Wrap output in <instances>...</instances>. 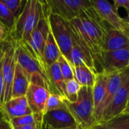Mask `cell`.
<instances>
[{
    "label": "cell",
    "instance_id": "cell-40",
    "mask_svg": "<svg viewBox=\"0 0 129 129\" xmlns=\"http://www.w3.org/2000/svg\"><path fill=\"white\" fill-rule=\"evenodd\" d=\"M77 129H93V127L92 128H81V127H78V128Z\"/></svg>",
    "mask_w": 129,
    "mask_h": 129
},
{
    "label": "cell",
    "instance_id": "cell-10",
    "mask_svg": "<svg viewBox=\"0 0 129 129\" xmlns=\"http://www.w3.org/2000/svg\"><path fill=\"white\" fill-rule=\"evenodd\" d=\"M94 10L109 25V26L122 31L125 22L118 13L116 7L107 0H91Z\"/></svg>",
    "mask_w": 129,
    "mask_h": 129
},
{
    "label": "cell",
    "instance_id": "cell-2",
    "mask_svg": "<svg viewBox=\"0 0 129 129\" xmlns=\"http://www.w3.org/2000/svg\"><path fill=\"white\" fill-rule=\"evenodd\" d=\"M44 16L48 14L45 10L42 1L27 0L16 19L11 37L16 42H27L40 19Z\"/></svg>",
    "mask_w": 129,
    "mask_h": 129
},
{
    "label": "cell",
    "instance_id": "cell-9",
    "mask_svg": "<svg viewBox=\"0 0 129 129\" xmlns=\"http://www.w3.org/2000/svg\"><path fill=\"white\" fill-rule=\"evenodd\" d=\"M129 101V68L128 75L122 85L118 91L110 105L103 115L99 124H104L114 118L122 114L128 105Z\"/></svg>",
    "mask_w": 129,
    "mask_h": 129
},
{
    "label": "cell",
    "instance_id": "cell-12",
    "mask_svg": "<svg viewBox=\"0 0 129 129\" xmlns=\"http://www.w3.org/2000/svg\"><path fill=\"white\" fill-rule=\"evenodd\" d=\"M50 94V91L46 88L30 83L26 98L33 113L45 116V107Z\"/></svg>",
    "mask_w": 129,
    "mask_h": 129
},
{
    "label": "cell",
    "instance_id": "cell-19",
    "mask_svg": "<svg viewBox=\"0 0 129 129\" xmlns=\"http://www.w3.org/2000/svg\"><path fill=\"white\" fill-rule=\"evenodd\" d=\"M110 74L105 71L101 72L97 74L95 84L93 87V100L94 105V113L101 107L104 101L107 87L109 81Z\"/></svg>",
    "mask_w": 129,
    "mask_h": 129
},
{
    "label": "cell",
    "instance_id": "cell-29",
    "mask_svg": "<svg viewBox=\"0 0 129 129\" xmlns=\"http://www.w3.org/2000/svg\"><path fill=\"white\" fill-rule=\"evenodd\" d=\"M11 38L10 31L8 28L0 21V44L4 43Z\"/></svg>",
    "mask_w": 129,
    "mask_h": 129
},
{
    "label": "cell",
    "instance_id": "cell-7",
    "mask_svg": "<svg viewBox=\"0 0 129 129\" xmlns=\"http://www.w3.org/2000/svg\"><path fill=\"white\" fill-rule=\"evenodd\" d=\"M128 68L129 67H128L127 69L122 71H117V72H113L112 73H109L110 77H109L107 91L104 101L101 104V107L94 113L95 122H96L95 125H98L101 122L103 115L104 114V113L110 105L111 102L113 101L118 91L119 90L123 82H125V79L128 75Z\"/></svg>",
    "mask_w": 129,
    "mask_h": 129
},
{
    "label": "cell",
    "instance_id": "cell-28",
    "mask_svg": "<svg viewBox=\"0 0 129 129\" xmlns=\"http://www.w3.org/2000/svg\"><path fill=\"white\" fill-rule=\"evenodd\" d=\"M3 60V59H2ZM5 104V83L2 74V60L0 63V106L3 108Z\"/></svg>",
    "mask_w": 129,
    "mask_h": 129
},
{
    "label": "cell",
    "instance_id": "cell-17",
    "mask_svg": "<svg viewBox=\"0 0 129 129\" xmlns=\"http://www.w3.org/2000/svg\"><path fill=\"white\" fill-rule=\"evenodd\" d=\"M129 48V38L121 30L109 26L104 44V51Z\"/></svg>",
    "mask_w": 129,
    "mask_h": 129
},
{
    "label": "cell",
    "instance_id": "cell-33",
    "mask_svg": "<svg viewBox=\"0 0 129 129\" xmlns=\"http://www.w3.org/2000/svg\"><path fill=\"white\" fill-rule=\"evenodd\" d=\"M93 129H119V128H113V127H110V126H107V125H101V124H98V125H95L94 126H93Z\"/></svg>",
    "mask_w": 129,
    "mask_h": 129
},
{
    "label": "cell",
    "instance_id": "cell-16",
    "mask_svg": "<svg viewBox=\"0 0 129 129\" xmlns=\"http://www.w3.org/2000/svg\"><path fill=\"white\" fill-rule=\"evenodd\" d=\"M46 73L50 85V93L60 95L65 98L66 82L63 79L57 61L46 69Z\"/></svg>",
    "mask_w": 129,
    "mask_h": 129
},
{
    "label": "cell",
    "instance_id": "cell-1",
    "mask_svg": "<svg viewBox=\"0 0 129 129\" xmlns=\"http://www.w3.org/2000/svg\"><path fill=\"white\" fill-rule=\"evenodd\" d=\"M69 23L75 40L91 53L98 73L103 72L104 44L109 26L93 6L86 9Z\"/></svg>",
    "mask_w": 129,
    "mask_h": 129
},
{
    "label": "cell",
    "instance_id": "cell-38",
    "mask_svg": "<svg viewBox=\"0 0 129 129\" xmlns=\"http://www.w3.org/2000/svg\"><path fill=\"white\" fill-rule=\"evenodd\" d=\"M129 113V103L128 104V105H127V107H126V108H125L123 113Z\"/></svg>",
    "mask_w": 129,
    "mask_h": 129
},
{
    "label": "cell",
    "instance_id": "cell-36",
    "mask_svg": "<svg viewBox=\"0 0 129 129\" xmlns=\"http://www.w3.org/2000/svg\"><path fill=\"white\" fill-rule=\"evenodd\" d=\"M2 118H6V116H5V114L4 113L3 108L0 106V119H2Z\"/></svg>",
    "mask_w": 129,
    "mask_h": 129
},
{
    "label": "cell",
    "instance_id": "cell-14",
    "mask_svg": "<svg viewBox=\"0 0 129 129\" xmlns=\"http://www.w3.org/2000/svg\"><path fill=\"white\" fill-rule=\"evenodd\" d=\"M3 110L6 119L8 121L14 118L33 113L28 104L26 96L11 98L10 101L5 103L3 106Z\"/></svg>",
    "mask_w": 129,
    "mask_h": 129
},
{
    "label": "cell",
    "instance_id": "cell-24",
    "mask_svg": "<svg viewBox=\"0 0 129 129\" xmlns=\"http://www.w3.org/2000/svg\"><path fill=\"white\" fill-rule=\"evenodd\" d=\"M57 63L60 66V69L65 82H68L74 79L73 68L70 64V63L69 62V60L64 56L61 55L59 57Z\"/></svg>",
    "mask_w": 129,
    "mask_h": 129
},
{
    "label": "cell",
    "instance_id": "cell-4",
    "mask_svg": "<svg viewBox=\"0 0 129 129\" xmlns=\"http://www.w3.org/2000/svg\"><path fill=\"white\" fill-rule=\"evenodd\" d=\"M17 63L31 78V83L46 88L48 91L50 85L46 70L38 58L29 49L26 42H16Z\"/></svg>",
    "mask_w": 129,
    "mask_h": 129
},
{
    "label": "cell",
    "instance_id": "cell-20",
    "mask_svg": "<svg viewBox=\"0 0 129 129\" xmlns=\"http://www.w3.org/2000/svg\"><path fill=\"white\" fill-rule=\"evenodd\" d=\"M62 55L60 50L51 32L49 33L43 52V63L45 70L56 63Z\"/></svg>",
    "mask_w": 129,
    "mask_h": 129
},
{
    "label": "cell",
    "instance_id": "cell-34",
    "mask_svg": "<svg viewBox=\"0 0 129 129\" xmlns=\"http://www.w3.org/2000/svg\"><path fill=\"white\" fill-rule=\"evenodd\" d=\"M5 42L0 44V63L2 62L4 55H5Z\"/></svg>",
    "mask_w": 129,
    "mask_h": 129
},
{
    "label": "cell",
    "instance_id": "cell-3",
    "mask_svg": "<svg viewBox=\"0 0 129 129\" xmlns=\"http://www.w3.org/2000/svg\"><path fill=\"white\" fill-rule=\"evenodd\" d=\"M64 103L67 109L78 123L79 127L91 128L95 125L92 87H82L76 102L70 103L65 99Z\"/></svg>",
    "mask_w": 129,
    "mask_h": 129
},
{
    "label": "cell",
    "instance_id": "cell-5",
    "mask_svg": "<svg viewBox=\"0 0 129 129\" xmlns=\"http://www.w3.org/2000/svg\"><path fill=\"white\" fill-rule=\"evenodd\" d=\"M48 21L51 32L62 55L69 60L73 44V33L69 22L54 14H49Z\"/></svg>",
    "mask_w": 129,
    "mask_h": 129
},
{
    "label": "cell",
    "instance_id": "cell-21",
    "mask_svg": "<svg viewBox=\"0 0 129 129\" xmlns=\"http://www.w3.org/2000/svg\"><path fill=\"white\" fill-rule=\"evenodd\" d=\"M73 68L74 79L82 87H94L97 74L92 70L85 64L74 67Z\"/></svg>",
    "mask_w": 129,
    "mask_h": 129
},
{
    "label": "cell",
    "instance_id": "cell-32",
    "mask_svg": "<svg viewBox=\"0 0 129 129\" xmlns=\"http://www.w3.org/2000/svg\"><path fill=\"white\" fill-rule=\"evenodd\" d=\"M0 129H13L6 118L0 119Z\"/></svg>",
    "mask_w": 129,
    "mask_h": 129
},
{
    "label": "cell",
    "instance_id": "cell-35",
    "mask_svg": "<svg viewBox=\"0 0 129 129\" xmlns=\"http://www.w3.org/2000/svg\"><path fill=\"white\" fill-rule=\"evenodd\" d=\"M122 32L129 38V23H125V25H124L123 29H122Z\"/></svg>",
    "mask_w": 129,
    "mask_h": 129
},
{
    "label": "cell",
    "instance_id": "cell-30",
    "mask_svg": "<svg viewBox=\"0 0 129 129\" xmlns=\"http://www.w3.org/2000/svg\"><path fill=\"white\" fill-rule=\"evenodd\" d=\"M113 5L118 10L119 8H123L129 14V0H114Z\"/></svg>",
    "mask_w": 129,
    "mask_h": 129
},
{
    "label": "cell",
    "instance_id": "cell-6",
    "mask_svg": "<svg viewBox=\"0 0 129 129\" xmlns=\"http://www.w3.org/2000/svg\"><path fill=\"white\" fill-rule=\"evenodd\" d=\"M45 5L48 14H57L68 22L92 6L91 0H48Z\"/></svg>",
    "mask_w": 129,
    "mask_h": 129
},
{
    "label": "cell",
    "instance_id": "cell-15",
    "mask_svg": "<svg viewBox=\"0 0 129 129\" xmlns=\"http://www.w3.org/2000/svg\"><path fill=\"white\" fill-rule=\"evenodd\" d=\"M69 62L72 65L73 67L80 66V65H86L91 70H92L96 74H98L95 63L93 59L92 55L85 50L73 38V44L70 54Z\"/></svg>",
    "mask_w": 129,
    "mask_h": 129
},
{
    "label": "cell",
    "instance_id": "cell-26",
    "mask_svg": "<svg viewBox=\"0 0 129 129\" xmlns=\"http://www.w3.org/2000/svg\"><path fill=\"white\" fill-rule=\"evenodd\" d=\"M101 125H105L119 129H129V113H122L113 119Z\"/></svg>",
    "mask_w": 129,
    "mask_h": 129
},
{
    "label": "cell",
    "instance_id": "cell-22",
    "mask_svg": "<svg viewBox=\"0 0 129 129\" xmlns=\"http://www.w3.org/2000/svg\"><path fill=\"white\" fill-rule=\"evenodd\" d=\"M16 19L17 17L10 11L2 0H0V21L8 28L10 33L14 26Z\"/></svg>",
    "mask_w": 129,
    "mask_h": 129
},
{
    "label": "cell",
    "instance_id": "cell-18",
    "mask_svg": "<svg viewBox=\"0 0 129 129\" xmlns=\"http://www.w3.org/2000/svg\"><path fill=\"white\" fill-rule=\"evenodd\" d=\"M31 83V78L28 73L17 63L12 85L11 98L25 97Z\"/></svg>",
    "mask_w": 129,
    "mask_h": 129
},
{
    "label": "cell",
    "instance_id": "cell-11",
    "mask_svg": "<svg viewBox=\"0 0 129 129\" xmlns=\"http://www.w3.org/2000/svg\"><path fill=\"white\" fill-rule=\"evenodd\" d=\"M103 71L107 73L122 71L129 67V48L104 51Z\"/></svg>",
    "mask_w": 129,
    "mask_h": 129
},
{
    "label": "cell",
    "instance_id": "cell-41",
    "mask_svg": "<svg viewBox=\"0 0 129 129\" xmlns=\"http://www.w3.org/2000/svg\"><path fill=\"white\" fill-rule=\"evenodd\" d=\"M128 103H129V101H128Z\"/></svg>",
    "mask_w": 129,
    "mask_h": 129
},
{
    "label": "cell",
    "instance_id": "cell-13",
    "mask_svg": "<svg viewBox=\"0 0 129 129\" xmlns=\"http://www.w3.org/2000/svg\"><path fill=\"white\" fill-rule=\"evenodd\" d=\"M78 127V123L67 107L48 112L44 116V128L45 129Z\"/></svg>",
    "mask_w": 129,
    "mask_h": 129
},
{
    "label": "cell",
    "instance_id": "cell-23",
    "mask_svg": "<svg viewBox=\"0 0 129 129\" xmlns=\"http://www.w3.org/2000/svg\"><path fill=\"white\" fill-rule=\"evenodd\" d=\"M82 86L75 79L73 80L66 82V88H65L66 100L70 103L76 102L78 100L79 92Z\"/></svg>",
    "mask_w": 129,
    "mask_h": 129
},
{
    "label": "cell",
    "instance_id": "cell-39",
    "mask_svg": "<svg viewBox=\"0 0 129 129\" xmlns=\"http://www.w3.org/2000/svg\"><path fill=\"white\" fill-rule=\"evenodd\" d=\"M78 128H56V129H77ZM51 129H54V128H51Z\"/></svg>",
    "mask_w": 129,
    "mask_h": 129
},
{
    "label": "cell",
    "instance_id": "cell-31",
    "mask_svg": "<svg viewBox=\"0 0 129 129\" xmlns=\"http://www.w3.org/2000/svg\"><path fill=\"white\" fill-rule=\"evenodd\" d=\"M43 128H44V126L42 125L35 123V124H32V125H26L13 128V129H43Z\"/></svg>",
    "mask_w": 129,
    "mask_h": 129
},
{
    "label": "cell",
    "instance_id": "cell-8",
    "mask_svg": "<svg viewBox=\"0 0 129 129\" xmlns=\"http://www.w3.org/2000/svg\"><path fill=\"white\" fill-rule=\"evenodd\" d=\"M50 32L51 29L48 21V16H44L40 19L37 26L31 34L29 40L26 42L29 49L32 51V52L34 54V55L38 58V60L42 63L43 66L44 48Z\"/></svg>",
    "mask_w": 129,
    "mask_h": 129
},
{
    "label": "cell",
    "instance_id": "cell-27",
    "mask_svg": "<svg viewBox=\"0 0 129 129\" xmlns=\"http://www.w3.org/2000/svg\"><path fill=\"white\" fill-rule=\"evenodd\" d=\"M2 2L16 17H17L23 10L22 0H2Z\"/></svg>",
    "mask_w": 129,
    "mask_h": 129
},
{
    "label": "cell",
    "instance_id": "cell-25",
    "mask_svg": "<svg viewBox=\"0 0 129 129\" xmlns=\"http://www.w3.org/2000/svg\"><path fill=\"white\" fill-rule=\"evenodd\" d=\"M64 100L65 98H63L62 96L51 93L47 101V104L45 107V113L52 110L65 108L66 106H65Z\"/></svg>",
    "mask_w": 129,
    "mask_h": 129
},
{
    "label": "cell",
    "instance_id": "cell-37",
    "mask_svg": "<svg viewBox=\"0 0 129 129\" xmlns=\"http://www.w3.org/2000/svg\"><path fill=\"white\" fill-rule=\"evenodd\" d=\"M123 20H124V22H125V23H129V14L127 15L126 17L123 18Z\"/></svg>",
    "mask_w": 129,
    "mask_h": 129
}]
</instances>
